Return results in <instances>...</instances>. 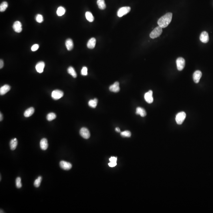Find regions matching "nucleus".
<instances>
[{
    "instance_id": "nucleus-29",
    "label": "nucleus",
    "mask_w": 213,
    "mask_h": 213,
    "mask_svg": "<svg viewBox=\"0 0 213 213\" xmlns=\"http://www.w3.org/2000/svg\"><path fill=\"white\" fill-rule=\"evenodd\" d=\"M42 180V177L41 176H40L34 182V185L36 187H38L40 186L41 184V182Z\"/></svg>"
},
{
    "instance_id": "nucleus-17",
    "label": "nucleus",
    "mask_w": 213,
    "mask_h": 213,
    "mask_svg": "<svg viewBox=\"0 0 213 213\" xmlns=\"http://www.w3.org/2000/svg\"><path fill=\"white\" fill-rule=\"evenodd\" d=\"M96 44V39L94 38H91L87 43V46L88 48L92 49L95 48Z\"/></svg>"
},
{
    "instance_id": "nucleus-9",
    "label": "nucleus",
    "mask_w": 213,
    "mask_h": 213,
    "mask_svg": "<svg viewBox=\"0 0 213 213\" xmlns=\"http://www.w3.org/2000/svg\"><path fill=\"white\" fill-rule=\"evenodd\" d=\"M60 166L62 169L64 170H69L72 167V165L71 163L64 161H61L60 162Z\"/></svg>"
},
{
    "instance_id": "nucleus-36",
    "label": "nucleus",
    "mask_w": 213,
    "mask_h": 213,
    "mask_svg": "<svg viewBox=\"0 0 213 213\" xmlns=\"http://www.w3.org/2000/svg\"><path fill=\"white\" fill-rule=\"evenodd\" d=\"M117 158L115 157H111L109 159L110 162H116Z\"/></svg>"
},
{
    "instance_id": "nucleus-6",
    "label": "nucleus",
    "mask_w": 213,
    "mask_h": 213,
    "mask_svg": "<svg viewBox=\"0 0 213 213\" xmlns=\"http://www.w3.org/2000/svg\"><path fill=\"white\" fill-rule=\"evenodd\" d=\"M64 96V93L61 90H53L52 93V97L54 100L60 99Z\"/></svg>"
},
{
    "instance_id": "nucleus-15",
    "label": "nucleus",
    "mask_w": 213,
    "mask_h": 213,
    "mask_svg": "<svg viewBox=\"0 0 213 213\" xmlns=\"http://www.w3.org/2000/svg\"><path fill=\"white\" fill-rule=\"evenodd\" d=\"M40 146L42 150H46L48 147V140L46 138H43L42 139L40 142Z\"/></svg>"
},
{
    "instance_id": "nucleus-12",
    "label": "nucleus",
    "mask_w": 213,
    "mask_h": 213,
    "mask_svg": "<svg viewBox=\"0 0 213 213\" xmlns=\"http://www.w3.org/2000/svg\"><path fill=\"white\" fill-rule=\"evenodd\" d=\"M200 39L201 42L203 43H207L209 40V35L207 32L204 31L202 32L200 36Z\"/></svg>"
},
{
    "instance_id": "nucleus-22",
    "label": "nucleus",
    "mask_w": 213,
    "mask_h": 213,
    "mask_svg": "<svg viewBox=\"0 0 213 213\" xmlns=\"http://www.w3.org/2000/svg\"><path fill=\"white\" fill-rule=\"evenodd\" d=\"M97 3L100 9L104 10L106 8V6L104 0H97Z\"/></svg>"
},
{
    "instance_id": "nucleus-34",
    "label": "nucleus",
    "mask_w": 213,
    "mask_h": 213,
    "mask_svg": "<svg viewBox=\"0 0 213 213\" xmlns=\"http://www.w3.org/2000/svg\"><path fill=\"white\" fill-rule=\"evenodd\" d=\"M39 48V45L35 44L33 45V46H32V47H31V50L32 52H35Z\"/></svg>"
},
{
    "instance_id": "nucleus-1",
    "label": "nucleus",
    "mask_w": 213,
    "mask_h": 213,
    "mask_svg": "<svg viewBox=\"0 0 213 213\" xmlns=\"http://www.w3.org/2000/svg\"><path fill=\"white\" fill-rule=\"evenodd\" d=\"M172 14L171 13H168L161 17L158 21L159 26L162 28H164L169 25L172 19Z\"/></svg>"
},
{
    "instance_id": "nucleus-14",
    "label": "nucleus",
    "mask_w": 213,
    "mask_h": 213,
    "mask_svg": "<svg viewBox=\"0 0 213 213\" xmlns=\"http://www.w3.org/2000/svg\"><path fill=\"white\" fill-rule=\"evenodd\" d=\"M45 64L44 62L42 61L39 62H38L36 66V70L39 73H42L44 71Z\"/></svg>"
},
{
    "instance_id": "nucleus-37",
    "label": "nucleus",
    "mask_w": 213,
    "mask_h": 213,
    "mask_svg": "<svg viewBox=\"0 0 213 213\" xmlns=\"http://www.w3.org/2000/svg\"><path fill=\"white\" fill-rule=\"evenodd\" d=\"M3 66H4L3 61L2 60V59H0V68L2 69V68H3Z\"/></svg>"
},
{
    "instance_id": "nucleus-7",
    "label": "nucleus",
    "mask_w": 213,
    "mask_h": 213,
    "mask_svg": "<svg viewBox=\"0 0 213 213\" xmlns=\"http://www.w3.org/2000/svg\"><path fill=\"white\" fill-rule=\"evenodd\" d=\"M80 134L82 137L88 139L90 137V134L88 129L86 128H82L80 130Z\"/></svg>"
},
{
    "instance_id": "nucleus-20",
    "label": "nucleus",
    "mask_w": 213,
    "mask_h": 213,
    "mask_svg": "<svg viewBox=\"0 0 213 213\" xmlns=\"http://www.w3.org/2000/svg\"><path fill=\"white\" fill-rule=\"evenodd\" d=\"M18 144V140L16 138L11 140L10 142V144L11 150H15Z\"/></svg>"
},
{
    "instance_id": "nucleus-10",
    "label": "nucleus",
    "mask_w": 213,
    "mask_h": 213,
    "mask_svg": "<svg viewBox=\"0 0 213 213\" xmlns=\"http://www.w3.org/2000/svg\"><path fill=\"white\" fill-rule=\"evenodd\" d=\"M13 28L16 32L20 33L22 30V24L19 21H16L14 23L13 25Z\"/></svg>"
},
{
    "instance_id": "nucleus-26",
    "label": "nucleus",
    "mask_w": 213,
    "mask_h": 213,
    "mask_svg": "<svg viewBox=\"0 0 213 213\" xmlns=\"http://www.w3.org/2000/svg\"><path fill=\"white\" fill-rule=\"evenodd\" d=\"M98 102V100L96 98L90 100L88 102V105L91 107L95 108L97 106Z\"/></svg>"
},
{
    "instance_id": "nucleus-4",
    "label": "nucleus",
    "mask_w": 213,
    "mask_h": 213,
    "mask_svg": "<svg viewBox=\"0 0 213 213\" xmlns=\"http://www.w3.org/2000/svg\"><path fill=\"white\" fill-rule=\"evenodd\" d=\"M131 10L130 7L128 6L122 7L118 10L117 12V16L120 18L128 14Z\"/></svg>"
},
{
    "instance_id": "nucleus-33",
    "label": "nucleus",
    "mask_w": 213,
    "mask_h": 213,
    "mask_svg": "<svg viewBox=\"0 0 213 213\" xmlns=\"http://www.w3.org/2000/svg\"><path fill=\"white\" fill-rule=\"evenodd\" d=\"M81 74L82 75L86 76L88 74V69L86 67L84 66L82 68L81 71Z\"/></svg>"
},
{
    "instance_id": "nucleus-2",
    "label": "nucleus",
    "mask_w": 213,
    "mask_h": 213,
    "mask_svg": "<svg viewBox=\"0 0 213 213\" xmlns=\"http://www.w3.org/2000/svg\"><path fill=\"white\" fill-rule=\"evenodd\" d=\"M162 31L163 30L161 27L160 26L157 27L153 30L152 32H151L150 34V36L152 39L158 38L161 35Z\"/></svg>"
},
{
    "instance_id": "nucleus-39",
    "label": "nucleus",
    "mask_w": 213,
    "mask_h": 213,
    "mask_svg": "<svg viewBox=\"0 0 213 213\" xmlns=\"http://www.w3.org/2000/svg\"><path fill=\"white\" fill-rule=\"evenodd\" d=\"M2 118H2V115L1 112H0V121H2Z\"/></svg>"
},
{
    "instance_id": "nucleus-28",
    "label": "nucleus",
    "mask_w": 213,
    "mask_h": 213,
    "mask_svg": "<svg viewBox=\"0 0 213 213\" xmlns=\"http://www.w3.org/2000/svg\"><path fill=\"white\" fill-rule=\"evenodd\" d=\"M46 118L48 121H51L56 118V115L53 112H51L47 115Z\"/></svg>"
},
{
    "instance_id": "nucleus-16",
    "label": "nucleus",
    "mask_w": 213,
    "mask_h": 213,
    "mask_svg": "<svg viewBox=\"0 0 213 213\" xmlns=\"http://www.w3.org/2000/svg\"><path fill=\"white\" fill-rule=\"evenodd\" d=\"M11 87L8 84H5L0 88V94L1 95H4L10 90Z\"/></svg>"
},
{
    "instance_id": "nucleus-27",
    "label": "nucleus",
    "mask_w": 213,
    "mask_h": 213,
    "mask_svg": "<svg viewBox=\"0 0 213 213\" xmlns=\"http://www.w3.org/2000/svg\"><path fill=\"white\" fill-rule=\"evenodd\" d=\"M8 7V4L7 2L4 1L2 2L0 5V11L3 12L6 10Z\"/></svg>"
},
{
    "instance_id": "nucleus-13",
    "label": "nucleus",
    "mask_w": 213,
    "mask_h": 213,
    "mask_svg": "<svg viewBox=\"0 0 213 213\" xmlns=\"http://www.w3.org/2000/svg\"><path fill=\"white\" fill-rule=\"evenodd\" d=\"M109 90L112 92H118L120 90L119 83L118 82H115L113 84L110 85L109 88Z\"/></svg>"
},
{
    "instance_id": "nucleus-24",
    "label": "nucleus",
    "mask_w": 213,
    "mask_h": 213,
    "mask_svg": "<svg viewBox=\"0 0 213 213\" xmlns=\"http://www.w3.org/2000/svg\"><path fill=\"white\" fill-rule=\"evenodd\" d=\"M85 16L86 20L90 22H92L94 20V17L90 12H86L85 14Z\"/></svg>"
},
{
    "instance_id": "nucleus-21",
    "label": "nucleus",
    "mask_w": 213,
    "mask_h": 213,
    "mask_svg": "<svg viewBox=\"0 0 213 213\" xmlns=\"http://www.w3.org/2000/svg\"><path fill=\"white\" fill-rule=\"evenodd\" d=\"M34 112V109L32 107L28 108L25 112L24 116L25 117H28L32 116Z\"/></svg>"
},
{
    "instance_id": "nucleus-8",
    "label": "nucleus",
    "mask_w": 213,
    "mask_h": 213,
    "mask_svg": "<svg viewBox=\"0 0 213 213\" xmlns=\"http://www.w3.org/2000/svg\"><path fill=\"white\" fill-rule=\"evenodd\" d=\"M153 92L152 90H149L148 92H146L144 96V99L147 103L151 104L153 102Z\"/></svg>"
},
{
    "instance_id": "nucleus-19",
    "label": "nucleus",
    "mask_w": 213,
    "mask_h": 213,
    "mask_svg": "<svg viewBox=\"0 0 213 213\" xmlns=\"http://www.w3.org/2000/svg\"><path fill=\"white\" fill-rule=\"evenodd\" d=\"M136 113L137 114H139L142 117H144L146 115V112L144 109L140 107H138L136 108Z\"/></svg>"
},
{
    "instance_id": "nucleus-25",
    "label": "nucleus",
    "mask_w": 213,
    "mask_h": 213,
    "mask_svg": "<svg viewBox=\"0 0 213 213\" xmlns=\"http://www.w3.org/2000/svg\"><path fill=\"white\" fill-rule=\"evenodd\" d=\"M68 74L71 75L73 78H76L77 76V75L76 72L75 70H74V68L72 67V66H70L68 68Z\"/></svg>"
},
{
    "instance_id": "nucleus-3",
    "label": "nucleus",
    "mask_w": 213,
    "mask_h": 213,
    "mask_svg": "<svg viewBox=\"0 0 213 213\" xmlns=\"http://www.w3.org/2000/svg\"><path fill=\"white\" fill-rule=\"evenodd\" d=\"M186 114L184 112H181L177 114L176 117V121L178 125L182 124L186 118Z\"/></svg>"
},
{
    "instance_id": "nucleus-18",
    "label": "nucleus",
    "mask_w": 213,
    "mask_h": 213,
    "mask_svg": "<svg viewBox=\"0 0 213 213\" xmlns=\"http://www.w3.org/2000/svg\"><path fill=\"white\" fill-rule=\"evenodd\" d=\"M65 45L68 50H72L74 48V43L72 39H67L66 40Z\"/></svg>"
},
{
    "instance_id": "nucleus-5",
    "label": "nucleus",
    "mask_w": 213,
    "mask_h": 213,
    "mask_svg": "<svg viewBox=\"0 0 213 213\" xmlns=\"http://www.w3.org/2000/svg\"><path fill=\"white\" fill-rule=\"evenodd\" d=\"M176 65L178 70L179 71H182L185 67V60L182 57H179L176 60Z\"/></svg>"
},
{
    "instance_id": "nucleus-30",
    "label": "nucleus",
    "mask_w": 213,
    "mask_h": 213,
    "mask_svg": "<svg viewBox=\"0 0 213 213\" xmlns=\"http://www.w3.org/2000/svg\"><path fill=\"white\" fill-rule=\"evenodd\" d=\"M121 135L123 137H131V133L130 131H125L122 132L120 133Z\"/></svg>"
},
{
    "instance_id": "nucleus-31",
    "label": "nucleus",
    "mask_w": 213,
    "mask_h": 213,
    "mask_svg": "<svg viewBox=\"0 0 213 213\" xmlns=\"http://www.w3.org/2000/svg\"><path fill=\"white\" fill-rule=\"evenodd\" d=\"M16 186L18 188H20L22 187V184L21 182V178L18 177L16 180Z\"/></svg>"
},
{
    "instance_id": "nucleus-11",
    "label": "nucleus",
    "mask_w": 213,
    "mask_h": 213,
    "mask_svg": "<svg viewBox=\"0 0 213 213\" xmlns=\"http://www.w3.org/2000/svg\"><path fill=\"white\" fill-rule=\"evenodd\" d=\"M202 76V73L201 71L199 70L196 71L193 75V80L194 82H195L196 83L199 82Z\"/></svg>"
},
{
    "instance_id": "nucleus-38",
    "label": "nucleus",
    "mask_w": 213,
    "mask_h": 213,
    "mask_svg": "<svg viewBox=\"0 0 213 213\" xmlns=\"http://www.w3.org/2000/svg\"><path fill=\"white\" fill-rule=\"evenodd\" d=\"M115 131L117 132H120V130L119 128H115Z\"/></svg>"
},
{
    "instance_id": "nucleus-32",
    "label": "nucleus",
    "mask_w": 213,
    "mask_h": 213,
    "mask_svg": "<svg viewBox=\"0 0 213 213\" xmlns=\"http://www.w3.org/2000/svg\"><path fill=\"white\" fill-rule=\"evenodd\" d=\"M36 20L37 22L41 23L43 21L44 18H43V17L42 15L38 14L37 15V16H36Z\"/></svg>"
},
{
    "instance_id": "nucleus-35",
    "label": "nucleus",
    "mask_w": 213,
    "mask_h": 213,
    "mask_svg": "<svg viewBox=\"0 0 213 213\" xmlns=\"http://www.w3.org/2000/svg\"><path fill=\"white\" fill-rule=\"evenodd\" d=\"M108 165L109 167H113L116 165L117 163L116 162H110L109 163H108Z\"/></svg>"
},
{
    "instance_id": "nucleus-23",
    "label": "nucleus",
    "mask_w": 213,
    "mask_h": 213,
    "mask_svg": "<svg viewBox=\"0 0 213 213\" xmlns=\"http://www.w3.org/2000/svg\"><path fill=\"white\" fill-rule=\"evenodd\" d=\"M66 12V10L64 7L60 6L57 9L56 14L59 16H62Z\"/></svg>"
}]
</instances>
